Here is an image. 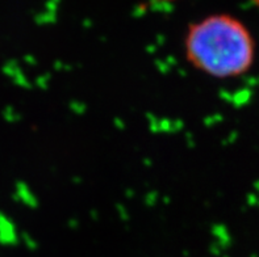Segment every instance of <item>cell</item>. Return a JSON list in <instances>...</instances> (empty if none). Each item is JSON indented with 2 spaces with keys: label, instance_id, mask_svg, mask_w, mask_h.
Segmentation results:
<instances>
[{
  "label": "cell",
  "instance_id": "obj_1",
  "mask_svg": "<svg viewBox=\"0 0 259 257\" xmlns=\"http://www.w3.org/2000/svg\"><path fill=\"white\" fill-rule=\"evenodd\" d=\"M186 59L195 70L214 79L245 75L255 61V41L237 17L217 13L188 26L184 36Z\"/></svg>",
  "mask_w": 259,
  "mask_h": 257
},
{
  "label": "cell",
  "instance_id": "obj_2",
  "mask_svg": "<svg viewBox=\"0 0 259 257\" xmlns=\"http://www.w3.org/2000/svg\"><path fill=\"white\" fill-rule=\"evenodd\" d=\"M162 2H166V3H167V2H172V0H162ZM253 2L256 4V6H259V0H253Z\"/></svg>",
  "mask_w": 259,
  "mask_h": 257
}]
</instances>
